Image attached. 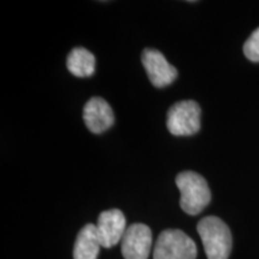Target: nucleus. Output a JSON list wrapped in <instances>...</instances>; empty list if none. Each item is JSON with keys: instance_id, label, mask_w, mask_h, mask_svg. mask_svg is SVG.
Wrapping results in <instances>:
<instances>
[{"instance_id": "obj_1", "label": "nucleus", "mask_w": 259, "mask_h": 259, "mask_svg": "<svg viewBox=\"0 0 259 259\" xmlns=\"http://www.w3.org/2000/svg\"><path fill=\"white\" fill-rule=\"evenodd\" d=\"M180 191V206L191 216L198 215L209 205L211 192L208 183L200 174L192 170L181 171L176 178Z\"/></svg>"}, {"instance_id": "obj_2", "label": "nucleus", "mask_w": 259, "mask_h": 259, "mask_svg": "<svg viewBox=\"0 0 259 259\" xmlns=\"http://www.w3.org/2000/svg\"><path fill=\"white\" fill-rule=\"evenodd\" d=\"M208 259H228L232 251V233L216 216H206L197 226Z\"/></svg>"}, {"instance_id": "obj_3", "label": "nucleus", "mask_w": 259, "mask_h": 259, "mask_svg": "<svg viewBox=\"0 0 259 259\" xmlns=\"http://www.w3.org/2000/svg\"><path fill=\"white\" fill-rule=\"evenodd\" d=\"M154 259H196L197 245L180 229H167L158 235Z\"/></svg>"}, {"instance_id": "obj_4", "label": "nucleus", "mask_w": 259, "mask_h": 259, "mask_svg": "<svg viewBox=\"0 0 259 259\" xmlns=\"http://www.w3.org/2000/svg\"><path fill=\"white\" fill-rule=\"evenodd\" d=\"M200 107L196 101L185 100L174 103L167 113V128L174 136H192L200 128Z\"/></svg>"}, {"instance_id": "obj_5", "label": "nucleus", "mask_w": 259, "mask_h": 259, "mask_svg": "<svg viewBox=\"0 0 259 259\" xmlns=\"http://www.w3.org/2000/svg\"><path fill=\"white\" fill-rule=\"evenodd\" d=\"M153 234L143 223H134L126 229L121 240V253L125 259H148L150 254Z\"/></svg>"}, {"instance_id": "obj_6", "label": "nucleus", "mask_w": 259, "mask_h": 259, "mask_svg": "<svg viewBox=\"0 0 259 259\" xmlns=\"http://www.w3.org/2000/svg\"><path fill=\"white\" fill-rule=\"evenodd\" d=\"M142 63L147 74L156 88H164L176 80L178 70L168 63L163 54L154 48H147L142 53Z\"/></svg>"}, {"instance_id": "obj_7", "label": "nucleus", "mask_w": 259, "mask_h": 259, "mask_svg": "<svg viewBox=\"0 0 259 259\" xmlns=\"http://www.w3.org/2000/svg\"><path fill=\"white\" fill-rule=\"evenodd\" d=\"M96 229L102 247H113L122 240V236L127 229L124 213L119 209H111L101 212L97 220Z\"/></svg>"}, {"instance_id": "obj_8", "label": "nucleus", "mask_w": 259, "mask_h": 259, "mask_svg": "<svg viewBox=\"0 0 259 259\" xmlns=\"http://www.w3.org/2000/svg\"><path fill=\"white\" fill-rule=\"evenodd\" d=\"M83 119L85 126L93 134H102L114 124L112 107L101 97H92L84 106Z\"/></svg>"}, {"instance_id": "obj_9", "label": "nucleus", "mask_w": 259, "mask_h": 259, "mask_svg": "<svg viewBox=\"0 0 259 259\" xmlns=\"http://www.w3.org/2000/svg\"><path fill=\"white\" fill-rule=\"evenodd\" d=\"M102 247L97 235L96 225H85L77 235L73 248V259H97Z\"/></svg>"}, {"instance_id": "obj_10", "label": "nucleus", "mask_w": 259, "mask_h": 259, "mask_svg": "<svg viewBox=\"0 0 259 259\" xmlns=\"http://www.w3.org/2000/svg\"><path fill=\"white\" fill-rule=\"evenodd\" d=\"M96 60L92 52L83 47H76L67 56L66 66L73 76L85 78L93 76L95 71Z\"/></svg>"}, {"instance_id": "obj_11", "label": "nucleus", "mask_w": 259, "mask_h": 259, "mask_svg": "<svg viewBox=\"0 0 259 259\" xmlns=\"http://www.w3.org/2000/svg\"><path fill=\"white\" fill-rule=\"evenodd\" d=\"M244 54L248 60L259 63V28L252 32L244 45Z\"/></svg>"}]
</instances>
